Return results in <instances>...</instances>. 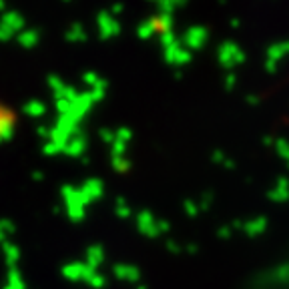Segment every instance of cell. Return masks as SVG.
Instances as JSON below:
<instances>
[{
    "mask_svg": "<svg viewBox=\"0 0 289 289\" xmlns=\"http://www.w3.org/2000/svg\"><path fill=\"white\" fill-rule=\"evenodd\" d=\"M14 125V117L8 109H4L2 105H0V137H4Z\"/></svg>",
    "mask_w": 289,
    "mask_h": 289,
    "instance_id": "cell-1",
    "label": "cell"
}]
</instances>
